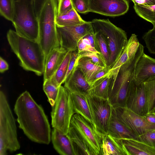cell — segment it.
<instances>
[{
    "mask_svg": "<svg viewBox=\"0 0 155 155\" xmlns=\"http://www.w3.org/2000/svg\"><path fill=\"white\" fill-rule=\"evenodd\" d=\"M107 134L118 139H135L137 137L130 129L118 119L114 108L109 124Z\"/></svg>",
    "mask_w": 155,
    "mask_h": 155,
    "instance_id": "19",
    "label": "cell"
},
{
    "mask_svg": "<svg viewBox=\"0 0 155 155\" xmlns=\"http://www.w3.org/2000/svg\"><path fill=\"white\" fill-rule=\"evenodd\" d=\"M134 8L137 14L144 19L155 25V5L146 6L134 5Z\"/></svg>",
    "mask_w": 155,
    "mask_h": 155,
    "instance_id": "29",
    "label": "cell"
},
{
    "mask_svg": "<svg viewBox=\"0 0 155 155\" xmlns=\"http://www.w3.org/2000/svg\"><path fill=\"white\" fill-rule=\"evenodd\" d=\"M135 140L155 148V130L147 132L137 136Z\"/></svg>",
    "mask_w": 155,
    "mask_h": 155,
    "instance_id": "36",
    "label": "cell"
},
{
    "mask_svg": "<svg viewBox=\"0 0 155 155\" xmlns=\"http://www.w3.org/2000/svg\"><path fill=\"white\" fill-rule=\"evenodd\" d=\"M51 139L55 150L61 155H75L71 140L67 134L53 128Z\"/></svg>",
    "mask_w": 155,
    "mask_h": 155,
    "instance_id": "21",
    "label": "cell"
},
{
    "mask_svg": "<svg viewBox=\"0 0 155 155\" xmlns=\"http://www.w3.org/2000/svg\"><path fill=\"white\" fill-rule=\"evenodd\" d=\"M78 55V50L71 51V57L65 77V81L70 75L76 66V63Z\"/></svg>",
    "mask_w": 155,
    "mask_h": 155,
    "instance_id": "40",
    "label": "cell"
},
{
    "mask_svg": "<svg viewBox=\"0 0 155 155\" xmlns=\"http://www.w3.org/2000/svg\"><path fill=\"white\" fill-rule=\"evenodd\" d=\"M100 155H126L120 139L109 134L104 135Z\"/></svg>",
    "mask_w": 155,
    "mask_h": 155,
    "instance_id": "23",
    "label": "cell"
},
{
    "mask_svg": "<svg viewBox=\"0 0 155 155\" xmlns=\"http://www.w3.org/2000/svg\"><path fill=\"white\" fill-rule=\"evenodd\" d=\"M9 66L7 62L1 57L0 58V71L2 73L8 69Z\"/></svg>",
    "mask_w": 155,
    "mask_h": 155,
    "instance_id": "44",
    "label": "cell"
},
{
    "mask_svg": "<svg viewBox=\"0 0 155 155\" xmlns=\"http://www.w3.org/2000/svg\"><path fill=\"white\" fill-rule=\"evenodd\" d=\"M111 78L107 75L91 84L89 95L108 99Z\"/></svg>",
    "mask_w": 155,
    "mask_h": 155,
    "instance_id": "26",
    "label": "cell"
},
{
    "mask_svg": "<svg viewBox=\"0 0 155 155\" xmlns=\"http://www.w3.org/2000/svg\"><path fill=\"white\" fill-rule=\"evenodd\" d=\"M110 69L111 68L109 66H107L98 71L94 77L91 84L100 78L107 75Z\"/></svg>",
    "mask_w": 155,
    "mask_h": 155,
    "instance_id": "41",
    "label": "cell"
},
{
    "mask_svg": "<svg viewBox=\"0 0 155 155\" xmlns=\"http://www.w3.org/2000/svg\"><path fill=\"white\" fill-rule=\"evenodd\" d=\"M59 87L51 78L50 79L44 81L43 89L48 98L51 107L53 106L57 98Z\"/></svg>",
    "mask_w": 155,
    "mask_h": 155,
    "instance_id": "30",
    "label": "cell"
},
{
    "mask_svg": "<svg viewBox=\"0 0 155 155\" xmlns=\"http://www.w3.org/2000/svg\"><path fill=\"white\" fill-rule=\"evenodd\" d=\"M67 134L71 142L75 155H94L84 140L70 125Z\"/></svg>",
    "mask_w": 155,
    "mask_h": 155,
    "instance_id": "25",
    "label": "cell"
},
{
    "mask_svg": "<svg viewBox=\"0 0 155 155\" xmlns=\"http://www.w3.org/2000/svg\"><path fill=\"white\" fill-rule=\"evenodd\" d=\"M68 51L60 46L53 49L45 59L44 81L50 79L62 62Z\"/></svg>",
    "mask_w": 155,
    "mask_h": 155,
    "instance_id": "18",
    "label": "cell"
},
{
    "mask_svg": "<svg viewBox=\"0 0 155 155\" xmlns=\"http://www.w3.org/2000/svg\"><path fill=\"white\" fill-rule=\"evenodd\" d=\"M155 78V59L144 53L137 61L134 81L139 84Z\"/></svg>",
    "mask_w": 155,
    "mask_h": 155,
    "instance_id": "15",
    "label": "cell"
},
{
    "mask_svg": "<svg viewBox=\"0 0 155 155\" xmlns=\"http://www.w3.org/2000/svg\"><path fill=\"white\" fill-rule=\"evenodd\" d=\"M140 43L134 55L120 67L114 84L110 87L108 100L114 107H125L129 87L134 78L137 63L144 53Z\"/></svg>",
    "mask_w": 155,
    "mask_h": 155,
    "instance_id": "4",
    "label": "cell"
},
{
    "mask_svg": "<svg viewBox=\"0 0 155 155\" xmlns=\"http://www.w3.org/2000/svg\"><path fill=\"white\" fill-rule=\"evenodd\" d=\"M88 96L85 94L71 93L73 110L74 114H80L96 127L88 102Z\"/></svg>",
    "mask_w": 155,
    "mask_h": 155,
    "instance_id": "20",
    "label": "cell"
},
{
    "mask_svg": "<svg viewBox=\"0 0 155 155\" xmlns=\"http://www.w3.org/2000/svg\"><path fill=\"white\" fill-rule=\"evenodd\" d=\"M71 52V51H68L62 62L51 77L59 87L64 83Z\"/></svg>",
    "mask_w": 155,
    "mask_h": 155,
    "instance_id": "28",
    "label": "cell"
},
{
    "mask_svg": "<svg viewBox=\"0 0 155 155\" xmlns=\"http://www.w3.org/2000/svg\"><path fill=\"white\" fill-rule=\"evenodd\" d=\"M78 53L82 52H95L100 53L91 45L89 40L84 36L78 42Z\"/></svg>",
    "mask_w": 155,
    "mask_h": 155,
    "instance_id": "37",
    "label": "cell"
},
{
    "mask_svg": "<svg viewBox=\"0 0 155 155\" xmlns=\"http://www.w3.org/2000/svg\"><path fill=\"white\" fill-rule=\"evenodd\" d=\"M125 107L142 116L148 113L144 83L137 84L134 80L131 81L127 94Z\"/></svg>",
    "mask_w": 155,
    "mask_h": 155,
    "instance_id": "13",
    "label": "cell"
},
{
    "mask_svg": "<svg viewBox=\"0 0 155 155\" xmlns=\"http://www.w3.org/2000/svg\"><path fill=\"white\" fill-rule=\"evenodd\" d=\"M74 114L71 93L64 86L61 85L56 100L52 107V127L67 134Z\"/></svg>",
    "mask_w": 155,
    "mask_h": 155,
    "instance_id": "8",
    "label": "cell"
},
{
    "mask_svg": "<svg viewBox=\"0 0 155 155\" xmlns=\"http://www.w3.org/2000/svg\"><path fill=\"white\" fill-rule=\"evenodd\" d=\"M35 12L38 18L39 16L41 11L47 0H34Z\"/></svg>",
    "mask_w": 155,
    "mask_h": 155,
    "instance_id": "42",
    "label": "cell"
},
{
    "mask_svg": "<svg viewBox=\"0 0 155 155\" xmlns=\"http://www.w3.org/2000/svg\"><path fill=\"white\" fill-rule=\"evenodd\" d=\"M143 117L149 123L155 125V113H147Z\"/></svg>",
    "mask_w": 155,
    "mask_h": 155,
    "instance_id": "45",
    "label": "cell"
},
{
    "mask_svg": "<svg viewBox=\"0 0 155 155\" xmlns=\"http://www.w3.org/2000/svg\"><path fill=\"white\" fill-rule=\"evenodd\" d=\"M153 113H155V110H154V111Z\"/></svg>",
    "mask_w": 155,
    "mask_h": 155,
    "instance_id": "46",
    "label": "cell"
},
{
    "mask_svg": "<svg viewBox=\"0 0 155 155\" xmlns=\"http://www.w3.org/2000/svg\"><path fill=\"white\" fill-rule=\"evenodd\" d=\"M89 12L115 17L126 13L129 8L127 0H89Z\"/></svg>",
    "mask_w": 155,
    "mask_h": 155,
    "instance_id": "14",
    "label": "cell"
},
{
    "mask_svg": "<svg viewBox=\"0 0 155 155\" xmlns=\"http://www.w3.org/2000/svg\"><path fill=\"white\" fill-rule=\"evenodd\" d=\"M83 57L90 58L95 64L102 67L107 66L101 54L95 52H82L78 53V59Z\"/></svg>",
    "mask_w": 155,
    "mask_h": 155,
    "instance_id": "35",
    "label": "cell"
},
{
    "mask_svg": "<svg viewBox=\"0 0 155 155\" xmlns=\"http://www.w3.org/2000/svg\"><path fill=\"white\" fill-rule=\"evenodd\" d=\"M14 110L19 127L29 139L38 143H50L51 129L47 117L28 92L25 91L19 96Z\"/></svg>",
    "mask_w": 155,
    "mask_h": 155,
    "instance_id": "1",
    "label": "cell"
},
{
    "mask_svg": "<svg viewBox=\"0 0 155 155\" xmlns=\"http://www.w3.org/2000/svg\"><path fill=\"white\" fill-rule=\"evenodd\" d=\"M73 8L78 12L86 13L89 12V0H71Z\"/></svg>",
    "mask_w": 155,
    "mask_h": 155,
    "instance_id": "38",
    "label": "cell"
},
{
    "mask_svg": "<svg viewBox=\"0 0 155 155\" xmlns=\"http://www.w3.org/2000/svg\"><path fill=\"white\" fill-rule=\"evenodd\" d=\"M70 125L84 140L94 155H100L103 134L92 124L78 114L73 116Z\"/></svg>",
    "mask_w": 155,
    "mask_h": 155,
    "instance_id": "9",
    "label": "cell"
},
{
    "mask_svg": "<svg viewBox=\"0 0 155 155\" xmlns=\"http://www.w3.org/2000/svg\"><path fill=\"white\" fill-rule=\"evenodd\" d=\"M76 65L81 71L87 80L91 84L93 79L96 74L105 67L97 65L87 57L77 59Z\"/></svg>",
    "mask_w": 155,
    "mask_h": 155,
    "instance_id": "24",
    "label": "cell"
},
{
    "mask_svg": "<svg viewBox=\"0 0 155 155\" xmlns=\"http://www.w3.org/2000/svg\"><path fill=\"white\" fill-rule=\"evenodd\" d=\"M15 0H0V13L7 20L12 21L13 15Z\"/></svg>",
    "mask_w": 155,
    "mask_h": 155,
    "instance_id": "33",
    "label": "cell"
},
{
    "mask_svg": "<svg viewBox=\"0 0 155 155\" xmlns=\"http://www.w3.org/2000/svg\"><path fill=\"white\" fill-rule=\"evenodd\" d=\"M140 44L137 35L132 34L121 54L109 71L108 75L112 77L110 87L114 84L121 66L134 55Z\"/></svg>",
    "mask_w": 155,
    "mask_h": 155,
    "instance_id": "16",
    "label": "cell"
},
{
    "mask_svg": "<svg viewBox=\"0 0 155 155\" xmlns=\"http://www.w3.org/2000/svg\"><path fill=\"white\" fill-rule=\"evenodd\" d=\"M20 145L17 138L15 119L6 96L0 92V155L7 154L8 150H18Z\"/></svg>",
    "mask_w": 155,
    "mask_h": 155,
    "instance_id": "6",
    "label": "cell"
},
{
    "mask_svg": "<svg viewBox=\"0 0 155 155\" xmlns=\"http://www.w3.org/2000/svg\"><path fill=\"white\" fill-rule=\"evenodd\" d=\"M88 98L96 129L103 135L107 134L113 107L108 99L89 95Z\"/></svg>",
    "mask_w": 155,
    "mask_h": 155,
    "instance_id": "11",
    "label": "cell"
},
{
    "mask_svg": "<svg viewBox=\"0 0 155 155\" xmlns=\"http://www.w3.org/2000/svg\"><path fill=\"white\" fill-rule=\"evenodd\" d=\"M64 83V86L71 93L89 95L91 88V84L76 65Z\"/></svg>",
    "mask_w": 155,
    "mask_h": 155,
    "instance_id": "17",
    "label": "cell"
},
{
    "mask_svg": "<svg viewBox=\"0 0 155 155\" xmlns=\"http://www.w3.org/2000/svg\"><path fill=\"white\" fill-rule=\"evenodd\" d=\"M57 8V0H47L38 18V42L44 52L45 59L53 49L60 46L55 21Z\"/></svg>",
    "mask_w": 155,
    "mask_h": 155,
    "instance_id": "3",
    "label": "cell"
},
{
    "mask_svg": "<svg viewBox=\"0 0 155 155\" xmlns=\"http://www.w3.org/2000/svg\"><path fill=\"white\" fill-rule=\"evenodd\" d=\"M94 32L99 52L107 65L109 66L110 53L108 43L101 34L98 32Z\"/></svg>",
    "mask_w": 155,
    "mask_h": 155,
    "instance_id": "32",
    "label": "cell"
},
{
    "mask_svg": "<svg viewBox=\"0 0 155 155\" xmlns=\"http://www.w3.org/2000/svg\"><path fill=\"white\" fill-rule=\"evenodd\" d=\"M58 37L61 47L68 51L78 50L79 40L94 31L91 21L83 24L64 27L57 25Z\"/></svg>",
    "mask_w": 155,
    "mask_h": 155,
    "instance_id": "10",
    "label": "cell"
},
{
    "mask_svg": "<svg viewBox=\"0 0 155 155\" xmlns=\"http://www.w3.org/2000/svg\"><path fill=\"white\" fill-rule=\"evenodd\" d=\"M55 21L56 25L60 27L79 25L87 22L82 18L74 8L65 14L57 15Z\"/></svg>",
    "mask_w": 155,
    "mask_h": 155,
    "instance_id": "27",
    "label": "cell"
},
{
    "mask_svg": "<svg viewBox=\"0 0 155 155\" xmlns=\"http://www.w3.org/2000/svg\"><path fill=\"white\" fill-rule=\"evenodd\" d=\"M73 8L71 0H58V15L65 14Z\"/></svg>",
    "mask_w": 155,
    "mask_h": 155,
    "instance_id": "39",
    "label": "cell"
},
{
    "mask_svg": "<svg viewBox=\"0 0 155 155\" xmlns=\"http://www.w3.org/2000/svg\"><path fill=\"white\" fill-rule=\"evenodd\" d=\"M148 108V113L155 110V78L144 83Z\"/></svg>",
    "mask_w": 155,
    "mask_h": 155,
    "instance_id": "31",
    "label": "cell"
},
{
    "mask_svg": "<svg viewBox=\"0 0 155 155\" xmlns=\"http://www.w3.org/2000/svg\"><path fill=\"white\" fill-rule=\"evenodd\" d=\"M126 155H155V148L134 139H120Z\"/></svg>",
    "mask_w": 155,
    "mask_h": 155,
    "instance_id": "22",
    "label": "cell"
},
{
    "mask_svg": "<svg viewBox=\"0 0 155 155\" xmlns=\"http://www.w3.org/2000/svg\"><path fill=\"white\" fill-rule=\"evenodd\" d=\"M91 22L94 31L101 34L108 43L110 53L109 66L111 68L127 45L126 33L108 19H95Z\"/></svg>",
    "mask_w": 155,
    "mask_h": 155,
    "instance_id": "7",
    "label": "cell"
},
{
    "mask_svg": "<svg viewBox=\"0 0 155 155\" xmlns=\"http://www.w3.org/2000/svg\"><path fill=\"white\" fill-rule=\"evenodd\" d=\"M134 5L146 6L155 5V0H131Z\"/></svg>",
    "mask_w": 155,
    "mask_h": 155,
    "instance_id": "43",
    "label": "cell"
},
{
    "mask_svg": "<svg viewBox=\"0 0 155 155\" xmlns=\"http://www.w3.org/2000/svg\"><path fill=\"white\" fill-rule=\"evenodd\" d=\"M11 21L15 31L19 35L38 41V21L35 12L34 0H15Z\"/></svg>",
    "mask_w": 155,
    "mask_h": 155,
    "instance_id": "5",
    "label": "cell"
},
{
    "mask_svg": "<svg viewBox=\"0 0 155 155\" xmlns=\"http://www.w3.org/2000/svg\"><path fill=\"white\" fill-rule=\"evenodd\" d=\"M7 38L12 50L19 60L20 65L38 76L43 74L45 56L38 41L22 37L12 29L7 32Z\"/></svg>",
    "mask_w": 155,
    "mask_h": 155,
    "instance_id": "2",
    "label": "cell"
},
{
    "mask_svg": "<svg viewBox=\"0 0 155 155\" xmlns=\"http://www.w3.org/2000/svg\"><path fill=\"white\" fill-rule=\"evenodd\" d=\"M118 119L137 136L155 130V125L147 122L140 115L126 107H114Z\"/></svg>",
    "mask_w": 155,
    "mask_h": 155,
    "instance_id": "12",
    "label": "cell"
},
{
    "mask_svg": "<svg viewBox=\"0 0 155 155\" xmlns=\"http://www.w3.org/2000/svg\"><path fill=\"white\" fill-rule=\"evenodd\" d=\"M153 28L146 32L142 38L149 52L155 54V25Z\"/></svg>",
    "mask_w": 155,
    "mask_h": 155,
    "instance_id": "34",
    "label": "cell"
}]
</instances>
